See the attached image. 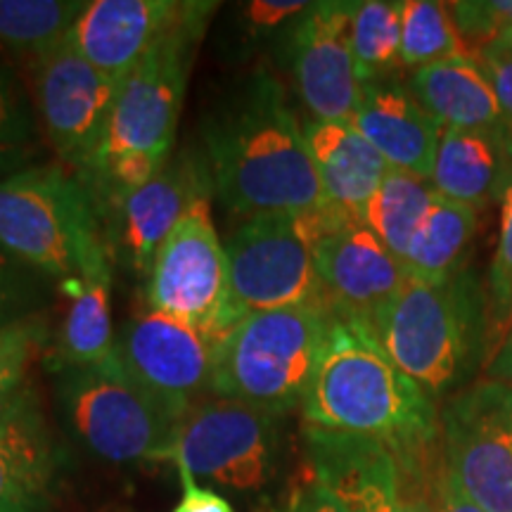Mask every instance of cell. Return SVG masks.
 I'll return each instance as SVG.
<instances>
[{"mask_svg":"<svg viewBox=\"0 0 512 512\" xmlns=\"http://www.w3.org/2000/svg\"><path fill=\"white\" fill-rule=\"evenodd\" d=\"M302 221L330 309L370 323L406 283L403 261L366 223L332 204L304 211Z\"/></svg>","mask_w":512,"mask_h":512,"instance_id":"obj_14","label":"cell"},{"mask_svg":"<svg viewBox=\"0 0 512 512\" xmlns=\"http://www.w3.org/2000/svg\"><path fill=\"white\" fill-rule=\"evenodd\" d=\"M434 197H437V190L427 178L389 169L380 190L375 192V197L363 211L361 221L373 230L396 259L403 261L415 230L420 228L434 204Z\"/></svg>","mask_w":512,"mask_h":512,"instance_id":"obj_27","label":"cell"},{"mask_svg":"<svg viewBox=\"0 0 512 512\" xmlns=\"http://www.w3.org/2000/svg\"><path fill=\"white\" fill-rule=\"evenodd\" d=\"M114 354L176 420L209 392L214 342L164 313L147 311L128 320L114 339Z\"/></svg>","mask_w":512,"mask_h":512,"instance_id":"obj_15","label":"cell"},{"mask_svg":"<svg viewBox=\"0 0 512 512\" xmlns=\"http://www.w3.org/2000/svg\"><path fill=\"white\" fill-rule=\"evenodd\" d=\"M86 5V0H0V46L34 67L67 41Z\"/></svg>","mask_w":512,"mask_h":512,"instance_id":"obj_26","label":"cell"},{"mask_svg":"<svg viewBox=\"0 0 512 512\" xmlns=\"http://www.w3.org/2000/svg\"><path fill=\"white\" fill-rule=\"evenodd\" d=\"M475 60L494 88L501 110L512 124V38L501 34L475 55Z\"/></svg>","mask_w":512,"mask_h":512,"instance_id":"obj_36","label":"cell"},{"mask_svg":"<svg viewBox=\"0 0 512 512\" xmlns=\"http://www.w3.org/2000/svg\"><path fill=\"white\" fill-rule=\"evenodd\" d=\"M204 157L219 200L238 216L323 207L316 166L283 86L268 72L240 83L204 126Z\"/></svg>","mask_w":512,"mask_h":512,"instance_id":"obj_1","label":"cell"},{"mask_svg":"<svg viewBox=\"0 0 512 512\" xmlns=\"http://www.w3.org/2000/svg\"><path fill=\"white\" fill-rule=\"evenodd\" d=\"M510 27H512V24H510Z\"/></svg>","mask_w":512,"mask_h":512,"instance_id":"obj_43","label":"cell"},{"mask_svg":"<svg viewBox=\"0 0 512 512\" xmlns=\"http://www.w3.org/2000/svg\"><path fill=\"white\" fill-rule=\"evenodd\" d=\"M190 5L181 0H93L69 41L102 74L124 81L147 50L183 22Z\"/></svg>","mask_w":512,"mask_h":512,"instance_id":"obj_18","label":"cell"},{"mask_svg":"<svg viewBox=\"0 0 512 512\" xmlns=\"http://www.w3.org/2000/svg\"><path fill=\"white\" fill-rule=\"evenodd\" d=\"M309 427L422 446L439 441L432 396L394 366L368 320L330 309L316 370L302 401Z\"/></svg>","mask_w":512,"mask_h":512,"instance_id":"obj_3","label":"cell"},{"mask_svg":"<svg viewBox=\"0 0 512 512\" xmlns=\"http://www.w3.org/2000/svg\"><path fill=\"white\" fill-rule=\"evenodd\" d=\"M304 140L325 202L363 219V211L380 190L389 164L349 121L311 119L304 126Z\"/></svg>","mask_w":512,"mask_h":512,"instance_id":"obj_20","label":"cell"},{"mask_svg":"<svg viewBox=\"0 0 512 512\" xmlns=\"http://www.w3.org/2000/svg\"><path fill=\"white\" fill-rule=\"evenodd\" d=\"M34 102L57 159L83 181L110 124L121 81L102 74L64 41L34 67Z\"/></svg>","mask_w":512,"mask_h":512,"instance_id":"obj_13","label":"cell"},{"mask_svg":"<svg viewBox=\"0 0 512 512\" xmlns=\"http://www.w3.org/2000/svg\"><path fill=\"white\" fill-rule=\"evenodd\" d=\"M411 91L441 128L501 131L508 126L494 88L470 55L420 67L413 74Z\"/></svg>","mask_w":512,"mask_h":512,"instance_id":"obj_21","label":"cell"},{"mask_svg":"<svg viewBox=\"0 0 512 512\" xmlns=\"http://www.w3.org/2000/svg\"><path fill=\"white\" fill-rule=\"evenodd\" d=\"M287 512H349L335 494H330L318 479H309L292 496Z\"/></svg>","mask_w":512,"mask_h":512,"instance_id":"obj_39","label":"cell"},{"mask_svg":"<svg viewBox=\"0 0 512 512\" xmlns=\"http://www.w3.org/2000/svg\"><path fill=\"white\" fill-rule=\"evenodd\" d=\"M53 486L0 456V512H48Z\"/></svg>","mask_w":512,"mask_h":512,"instance_id":"obj_34","label":"cell"},{"mask_svg":"<svg viewBox=\"0 0 512 512\" xmlns=\"http://www.w3.org/2000/svg\"><path fill=\"white\" fill-rule=\"evenodd\" d=\"M463 55L467 50L453 24L451 5L432 0L401 3V64L420 69Z\"/></svg>","mask_w":512,"mask_h":512,"instance_id":"obj_29","label":"cell"},{"mask_svg":"<svg viewBox=\"0 0 512 512\" xmlns=\"http://www.w3.org/2000/svg\"><path fill=\"white\" fill-rule=\"evenodd\" d=\"M306 453L318 479L349 512H434L441 448L394 446L306 425Z\"/></svg>","mask_w":512,"mask_h":512,"instance_id":"obj_8","label":"cell"},{"mask_svg":"<svg viewBox=\"0 0 512 512\" xmlns=\"http://www.w3.org/2000/svg\"><path fill=\"white\" fill-rule=\"evenodd\" d=\"M53 294V280L0 247V330L38 318Z\"/></svg>","mask_w":512,"mask_h":512,"instance_id":"obj_31","label":"cell"},{"mask_svg":"<svg viewBox=\"0 0 512 512\" xmlns=\"http://www.w3.org/2000/svg\"><path fill=\"white\" fill-rule=\"evenodd\" d=\"M508 126L501 131H441L432 188L437 195L467 207H484L498 197L508 166Z\"/></svg>","mask_w":512,"mask_h":512,"instance_id":"obj_23","label":"cell"},{"mask_svg":"<svg viewBox=\"0 0 512 512\" xmlns=\"http://www.w3.org/2000/svg\"><path fill=\"white\" fill-rule=\"evenodd\" d=\"M178 475H181L183 484V498L178 501L174 512H235L226 496L209 489V486H200L188 470L178 467Z\"/></svg>","mask_w":512,"mask_h":512,"instance_id":"obj_38","label":"cell"},{"mask_svg":"<svg viewBox=\"0 0 512 512\" xmlns=\"http://www.w3.org/2000/svg\"><path fill=\"white\" fill-rule=\"evenodd\" d=\"M38 150L41 133L27 91L0 55V181L31 169Z\"/></svg>","mask_w":512,"mask_h":512,"instance_id":"obj_30","label":"cell"},{"mask_svg":"<svg viewBox=\"0 0 512 512\" xmlns=\"http://www.w3.org/2000/svg\"><path fill=\"white\" fill-rule=\"evenodd\" d=\"M91 190L62 164L0 181V247L57 283L107 271L110 254Z\"/></svg>","mask_w":512,"mask_h":512,"instance_id":"obj_4","label":"cell"},{"mask_svg":"<svg viewBox=\"0 0 512 512\" xmlns=\"http://www.w3.org/2000/svg\"><path fill=\"white\" fill-rule=\"evenodd\" d=\"M216 8V3H192L183 22L147 50L121 81L107 133L81 181L102 219L171 159L192 60Z\"/></svg>","mask_w":512,"mask_h":512,"instance_id":"obj_2","label":"cell"},{"mask_svg":"<svg viewBox=\"0 0 512 512\" xmlns=\"http://www.w3.org/2000/svg\"><path fill=\"white\" fill-rule=\"evenodd\" d=\"M498 200H501V233H498V247L489 278L494 328L510 325L512 318V124L508 128V166H505Z\"/></svg>","mask_w":512,"mask_h":512,"instance_id":"obj_32","label":"cell"},{"mask_svg":"<svg viewBox=\"0 0 512 512\" xmlns=\"http://www.w3.org/2000/svg\"><path fill=\"white\" fill-rule=\"evenodd\" d=\"M311 3H294V0H252L240 8L242 34L252 41L278 34L280 29H290L299 17L309 10Z\"/></svg>","mask_w":512,"mask_h":512,"instance_id":"obj_35","label":"cell"},{"mask_svg":"<svg viewBox=\"0 0 512 512\" xmlns=\"http://www.w3.org/2000/svg\"><path fill=\"white\" fill-rule=\"evenodd\" d=\"M211 190L214 183L207 157L181 152L171 157L150 183L131 192L112 211L114 238L124 249L133 271L150 275L162 242L197 202L209 200Z\"/></svg>","mask_w":512,"mask_h":512,"instance_id":"obj_17","label":"cell"},{"mask_svg":"<svg viewBox=\"0 0 512 512\" xmlns=\"http://www.w3.org/2000/svg\"><path fill=\"white\" fill-rule=\"evenodd\" d=\"M147 306L190 325L214 344L226 335L228 256L209 200L197 202L157 249L147 275Z\"/></svg>","mask_w":512,"mask_h":512,"instance_id":"obj_12","label":"cell"},{"mask_svg":"<svg viewBox=\"0 0 512 512\" xmlns=\"http://www.w3.org/2000/svg\"><path fill=\"white\" fill-rule=\"evenodd\" d=\"M280 418L240 401L192 406L178 422L169 460L197 482L233 494H261L280 467Z\"/></svg>","mask_w":512,"mask_h":512,"instance_id":"obj_10","label":"cell"},{"mask_svg":"<svg viewBox=\"0 0 512 512\" xmlns=\"http://www.w3.org/2000/svg\"><path fill=\"white\" fill-rule=\"evenodd\" d=\"M484 316L475 273L463 268L444 283L408 275L370 320V328L403 375L430 396H439L465 375L477 354Z\"/></svg>","mask_w":512,"mask_h":512,"instance_id":"obj_5","label":"cell"},{"mask_svg":"<svg viewBox=\"0 0 512 512\" xmlns=\"http://www.w3.org/2000/svg\"><path fill=\"white\" fill-rule=\"evenodd\" d=\"M477 230V209L458 204L437 195L427 211L425 221L415 230L408 245L406 266L408 275L427 280V283H444L463 271L467 249L472 245Z\"/></svg>","mask_w":512,"mask_h":512,"instance_id":"obj_25","label":"cell"},{"mask_svg":"<svg viewBox=\"0 0 512 512\" xmlns=\"http://www.w3.org/2000/svg\"><path fill=\"white\" fill-rule=\"evenodd\" d=\"M351 12L354 3H311L287 34L294 86L316 121H351L361 105Z\"/></svg>","mask_w":512,"mask_h":512,"instance_id":"obj_16","label":"cell"},{"mask_svg":"<svg viewBox=\"0 0 512 512\" xmlns=\"http://www.w3.org/2000/svg\"><path fill=\"white\" fill-rule=\"evenodd\" d=\"M226 332L242 318L290 306H330L302 214L252 216L230 235Z\"/></svg>","mask_w":512,"mask_h":512,"instance_id":"obj_9","label":"cell"},{"mask_svg":"<svg viewBox=\"0 0 512 512\" xmlns=\"http://www.w3.org/2000/svg\"><path fill=\"white\" fill-rule=\"evenodd\" d=\"M349 31L361 83H373L377 76L401 62V3H354Z\"/></svg>","mask_w":512,"mask_h":512,"instance_id":"obj_28","label":"cell"},{"mask_svg":"<svg viewBox=\"0 0 512 512\" xmlns=\"http://www.w3.org/2000/svg\"><path fill=\"white\" fill-rule=\"evenodd\" d=\"M330 306H290L242 318L214 344L209 392L283 418L302 408Z\"/></svg>","mask_w":512,"mask_h":512,"instance_id":"obj_6","label":"cell"},{"mask_svg":"<svg viewBox=\"0 0 512 512\" xmlns=\"http://www.w3.org/2000/svg\"><path fill=\"white\" fill-rule=\"evenodd\" d=\"M349 124L380 152L389 169L430 181L444 128L406 88L363 83L361 105Z\"/></svg>","mask_w":512,"mask_h":512,"instance_id":"obj_19","label":"cell"},{"mask_svg":"<svg viewBox=\"0 0 512 512\" xmlns=\"http://www.w3.org/2000/svg\"><path fill=\"white\" fill-rule=\"evenodd\" d=\"M453 24L467 55L479 53L512 24V3H453Z\"/></svg>","mask_w":512,"mask_h":512,"instance_id":"obj_33","label":"cell"},{"mask_svg":"<svg viewBox=\"0 0 512 512\" xmlns=\"http://www.w3.org/2000/svg\"><path fill=\"white\" fill-rule=\"evenodd\" d=\"M489 375H491V380H501V382L512 384V318L508 325V335H505L496 358L491 361Z\"/></svg>","mask_w":512,"mask_h":512,"instance_id":"obj_41","label":"cell"},{"mask_svg":"<svg viewBox=\"0 0 512 512\" xmlns=\"http://www.w3.org/2000/svg\"><path fill=\"white\" fill-rule=\"evenodd\" d=\"M60 287L72 294V306L60 330L55 366H88L105 361L117 339L112 332V271L107 268Z\"/></svg>","mask_w":512,"mask_h":512,"instance_id":"obj_24","label":"cell"},{"mask_svg":"<svg viewBox=\"0 0 512 512\" xmlns=\"http://www.w3.org/2000/svg\"><path fill=\"white\" fill-rule=\"evenodd\" d=\"M69 430L110 463L169 460L178 422L121 366L117 354L88 366H53Z\"/></svg>","mask_w":512,"mask_h":512,"instance_id":"obj_7","label":"cell"},{"mask_svg":"<svg viewBox=\"0 0 512 512\" xmlns=\"http://www.w3.org/2000/svg\"><path fill=\"white\" fill-rule=\"evenodd\" d=\"M31 361L34 358L0 368V456L55 486L62 456L43 413Z\"/></svg>","mask_w":512,"mask_h":512,"instance_id":"obj_22","label":"cell"},{"mask_svg":"<svg viewBox=\"0 0 512 512\" xmlns=\"http://www.w3.org/2000/svg\"><path fill=\"white\" fill-rule=\"evenodd\" d=\"M434 512H484L470 498L463 496L456 482L448 477L444 465H439L437 484H434Z\"/></svg>","mask_w":512,"mask_h":512,"instance_id":"obj_40","label":"cell"},{"mask_svg":"<svg viewBox=\"0 0 512 512\" xmlns=\"http://www.w3.org/2000/svg\"><path fill=\"white\" fill-rule=\"evenodd\" d=\"M46 337L48 325L41 316L0 330V368L34 358L43 349V344H46Z\"/></svg>","mask_w":512,"mask_h":512,"instance_id":"obj_37","label":"cell"},{"mask_svg":"<svg viewBox=\"0 0 512 512\" xmlns=\"http://www.w3.org/2000/svg\"><path fill=\"white\" fill-rule=\"evenodd\" d=\"M503 34H508V36L512 38V27H508V29H505V31H503Z\"/></svg>","mask_w":512,"mask_h":512,"instance_id":"obj_42","label":"cell"},{"mask_svg":"<svg viewBox=\"0 0 512 512\" xmlns=\"http://www.w3.org/2000/svg\"><path fill=\"white\" fill-rule=\"evenodd\" d=\"M441 465L484 512H512V384L482 380L439 413Z\"/></svg>","mask_w":512,"mask_h":512,"instance_id":"obj_11","label":"cell"}]
</instances>
